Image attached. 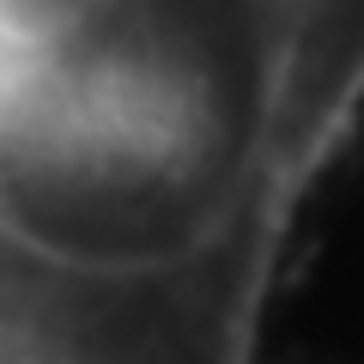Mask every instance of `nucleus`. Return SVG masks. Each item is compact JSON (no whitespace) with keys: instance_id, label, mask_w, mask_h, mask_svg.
<instances>
[{"instance_id":"f257e3e1","label":"nucleus","mask_w":364,"mask_h":364,"mask_svg":"<svg viewBox=\"0 0 364 364\" xmlns=\"http://www.w3.org/2000/svg\"><path fill=\"white\" fill-rule=\"evenodd\" d=\"M364 97V0H0V237L85 267L279 249Z\"/></svg>"}]
</instances>
